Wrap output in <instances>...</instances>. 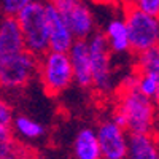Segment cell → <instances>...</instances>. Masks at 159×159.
<instances>
[{
  "mask_svg": "<svg viewBox=\"0 0 159 159\" xmlns=\"http://www.w3.org/2000/svg\"><path fill=\"white\" fill-rule=\"evenodd\" d=\"M157 102L143 96L139 89L118 88L116 105L111 118L129 134H153L157 121Z\"/></svg>",
  "mask_w": 159,
  "mask_h": 159,
  "instance_id": "1",
  "label": "cell"
},
{
  "mask_svg": "<svg viewBox=\"0 0 159 159\" xmlns=\"http://www.w3.org/2000/svg\"><path fill=\"white\" fill-rule=\"evenodd\" d=\"M24 35L25 49L37 57L51 51V29L48 18V0H35L16 16Z\"/></svg>",
  "mask_w": 159,
  "mask_h": 159,
  "instance_id": "2",
  "label": "cell"
},
{
  "mask_svg": "<svg viewBox=\"0 0 159 159\" xmlns=\"http://www.w3.org/2000/svg\"><path fill=\"white\" fill-rule=\"evenodd\" d=\"M38 78L49 96H59L75 83L73 67L69 52L48 51L38 61Z\"/></svg>",
  "mask_w": 159,
  "mask_h": 159,
  "instance_id": "3",
  "label": "cell"
},
{
  "mask_svg": "<svg viewBox=\"0 0 159 159\" xmlns=\"http://www.w3.org/2000/svg\"><path fill=\"white\" fill-rule=\"evenodd\" d=\"M124 19L132 52L142 54L159 46V15L143 11L137 5H124Z\"/></svg>",
  "mask_w": 159,
  "mask_h": 159,
  "instance_id": "4",
  "label": "cell"
},
{
  "mask_svg": "<svg viewBox=\"0 0 159 159\" xmlns=\"http://www.w3.org/2000/svg\"><path fill=\"white\" fill-rule=\"evenodd\" d=\"M89 52L92 64V88L97 94L107 96L115 88V75L111 64V49L103 32H94L89 38Z\"/></svg>",
  "mask_w": 159,
  "mask_h": 159,
  "instance_id": "5",
  "label": "cell"
},
{
  "mask_svg": "<svg viewBox=\"0 0 159 159\" xmlns=\"http://www.w3.org/2000/svg\"><path fill=\"white\" fill-rule=\"evenodd\" d=\"M38 61L30 51H22L15 56L0 59V83L7 91H18L30 83L38 75Z\"/></svg>",
  "mask_w": 159,
  "mask_h": 159,
  "instance_id": "6",
  "label": "cell"
},
{
  "mask_svg": "<svg viewBox=\"0 0 159 159\" xmlns=\"http://www.w3.org/2000/svg\"><path fill=\"white\" fill-rule=\"evenodd\" d=\"M69 24L76 40H88L96 32V16L88 0H48Z\"/></svg>",
  "mask_w": 159,
  "mask_h": 159,
  "instance_id": "7",
  "label": "cell"
},
{
  "mask_svg": "<svg viewBox=\"0 0 159 159\" xmlns=\"http://www.w3.org/2000/svg\"><path fill=\"white\" fill-rule=\"evenodd\" d=\"M100 143L102 159H127L130 134L115 119L105 118L96 127Z\"/></svg>",
  "mask_w": 159,
  "mask_h": 159,
  "instance_id": "8",
  "label": "cell"
},
{
  "mask_svg": "<svg viewBox=\"0 0 159 159\" xmlns=\"http://www.w3.org/2000/svg\"><path fill=\"white\" fill-rule=\"evenodd\" d=\"M73 67L75 84L80 88H92V64L88 40H76L69 51Z\"/></svg>",
  "mask_w": 159,
  "mask_h": 159,
  "instance_id": "9",
  "label": "cell"
},
{
  "mask_svg": "<svg viewBox=\"0 0 159 159\" xmlns=\"http://www.w3.org/2000/svg\"><path fill=\"white\" fill-rule=\"evenodd\" d=\"M25 51V42L16 16H3L0 21V59Z\"/></svg>",
  "mask_w": 159,
  "mask_h": 159,
  "instance_id": "10",
  "label": "cell"
},
{
  "mask_svg": "<svg viewBox=\"0 0 159 159\" xmlns=\"http://www.w3.org/2000/svg\"><path fill=\"white\" fill-rule=\"evenodd\" d=\"M48 18H49V29H51V49L52 51H64L69 52L76 37L70 30L69 24L57 13V10L48 2Z\"/></svg>",
  "mask_w": 159,
  "mask_h": 159,
  "instance_id": "11",
  "label": "cell"
},
{
  "mask_svg": "<svg viewBox=\"0 0 159 159\" xmlns=\"http://www.w3.org/2000/svg\"><path fill=\"white\" fill-rule=\"evenodd\" d=\"M103 35L108 42V46L113 54H126L132 51L130 48V37L127 30V24L124 16L110 18L103 29Z\"/></svg>",
  "mask_w": 159,
  "mask_h": 159,
  "instance_id": "12",
  "label": "cell"
},
{
  "mask_svg": "<svg viewBox=\"0 0 159 159\" xmlns=\"http://www.w3.org/2000/svg\"><path fill=\"white\" fill-rule=\"evenodd\" d=\"M73 159H102L97 130L92 127H81L72 143Z\"/></svg>",
  "mask_w": 159,
  "mask_h": 159,
  "instance_id": "13",
  "label": "cell"
},
{
  "mask_svg": "<svg viewBox=\"0 0 159 159\" xmlns=\"http://www.w3.org/2000/svg\"><path fill=\"white\" fill-rule=\"evenodd\" d=\"M127 159H159V140L154 134H130Z\"/></svg>",
  "mask_w": 159,
  "mask_h": 159,
  "instance_id": "14",
  "label": "cell"
},
{
  "mask_svg": "<svg viewBox=\"0 0 159 159\" xmlns=\"http://www.w3.org/2000/svg\"><path fill=\"white\" fill-rule=\"evenodd\" d=\"M13 134L24 142H37L45 137L46 130L45 126L37 119L25 115H18L13 121Z\"/></svg>",
  "mask_w": 159,
  "mask_h": 159,
  "instance_id": "15",
  "label": "cell"
},
{
  "mask_svg": "<svg viewBox=\"0 0 159 159\" xmlns=\"http://www.w3.org/2000/svg\"><path fill=\"white\" fill-rule=\"evenodd\" d=\"M137 72L145 73L154 80V83L157 84V97L156 102L159 105V46L153 48L150 51H145L142 54H137Z\"/></svg>",
  "mask_w": 159,
  "mask_h": 159,
  "instance_id": "16",
  "label": "cell"
},
{
  "mask_svg": "<svg viewBox=\"0 0 159 159\" xmlns=\"http://www.w3.org/2000/svg\"><path fill=\"white\" fill-rule=\"evenodd\" d=\"M137 72V70H135ZM139 73V83H137V89L142 92L143 96H147V97H151L156 100L157 97V84L154 83V80L148 75H145V73Z\"/></svg>",
  "mask_w": 159,
  "mask_h": 159,
  "instance_id": "17",
  "label": "cell"
},
{
  "mask_svg": "<svg viewBox=\"0 0 159 159\" xmlns=\"http://www.w3.org/2000/svg\"><path fill=\"white\" fill-rule=\"evenodd\" d=\"M32 2L35 0H2V13L3 16H18Z\"/></svg>",
  "mask_w": 159,
  "mask_h": 159,
  "instance_id": "18",
  "label": "cell"
},
{
  "mask_svg": "<svg viewBox=\"0 0 159 159\" xmlns=\"http://www.w3.org/2000/svg\"><path fill=\"white\" fill-rule=\"evenodd\" d=\"M0 159H37L35 154L32 151H29L27 148H22V147H15L8 154L2 156Z\"/></svg>",
  "mask_w": 159,
  "mask_h": 159,
  "instance_id": "19",
  "label": "cell"
},
{
  "mask_svg": "<svg viewBox=\"0 0 159 159\" xmlns=\"http://www.w3.org/2000/svg\"><path fill=\"white\" fill-rule=\"evenodd\" d=\"M134 5L151 15H159V0H135Z\"/></svg>",
  "mask_w": 159,
  "mask_h": 159,
  "instance_id": "20",
  "label": "cell"
},
{
  "mask_svg": "<svg viewBox=\"0 0 159 159\" xmlns=\"http://www.w3.org/2000/svg\"><path fill=\"white\" fill-rule=\"evenodd\" d=\"M91 2L100 5H124V0H91Z\"/></svg>",
  "mask_w": 159,
  "mask_h": 159,
  "instance_id": "21",
  "label": "cell"
},
{
  "mask_svg": "<svg viewBox=\"0 0 159 159\" xmlns=\"http://www.w3.org/2000/svg\"><path fill=\"white\" fill-rule=\"evenodd\" d=\"M135 0H124V5H134Z\"/></svg>",
  "mask_w": 159,
  "mask_h": 159,
  "instance_id": "22",
  "label": "cell"
}]
</instances>
